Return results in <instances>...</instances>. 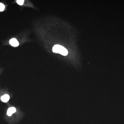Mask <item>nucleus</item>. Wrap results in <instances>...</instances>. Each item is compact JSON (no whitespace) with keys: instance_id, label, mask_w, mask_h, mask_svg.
Returning a JSON list of instances; mask_svg holds the SVG:
<instances>
[{"instance_id":"1","label":"nucleus","mask_w":124,"mask_h":124,"mask_svg":"<svg viewBox=\"0 0 124 124\" xmlns=\"http://www.w3.org/2000/svg\"><path fill=\"white\" fill-rule=\"evenodd\" d=\"M52 51L54 53L59 54L64 56H66L68 54L67 49L59 44L55 45L52 48Z\"/></svg>"},{"instance_id":"2","label":"nucleus","mask_w":124,"mask_h":124,"mask_svg":"<svg viewBox=\"0 0 124 124\" xmlns=\"http://www.w3.org/2000/svg\"><path fill=\"white\" fill-rule=\"evenodd\" d=\"M9 43L11 46L13 47L18 46L19 45V43L16 38H12L9 41Z\"/></svg>"},{"instance_id":"3","label":"nucleus","mask_w":124,"mask_h":124,"mask_svg":"<svg viewBox=\"0 0 124 124\" xmlns=\"http://www.w3.org/2000/svg\"><path fill=\"white\" fill-rule=\"evenodd\" d=\"M16 111V110L14 107H12L9 108L7 112V114L9 116H12V114L15 112Z\"/></svg>"},{"instance_id":"4","label":"nucleus","mask_w":124,"mask_h":124,"mask_svg":"<svg viewBox=\"0 0 124 124\" xmlns=\"http://www.w3.org/2000/svg\"><path fill=\"white\" fill-rule=\"evenodd\" d=\"M10 99V97L8 94H5L1 97V99L4 102H7Z\"/></svg>"},{"instance_id":"5","label":"nucleus","mask_w":124,"mask_h":124,"mask_svg":"<svg viewBox=\"0 0 124 124\" xmlns=\"http://www.w3.org/2000/svg\"><path fill=\"white\" fill-rule=\"evenodd\" d=\"M5 8V6L3 4L0 3V12H3Z\"/></svg>"},{"instance_id":"6","label":"nucleus","mask_w":124,"mask_h":124,"mask_svg":"<svg viewBox=\"0 0 124 124\" xmlns=\"http://www.w3.org/2000/svg\"><path fill=\"white\" fill-rule=\"evenodd\" d=\"M24 0H17V4L20 5H22L23 4Z\"/></svg>"}]
</instances>
